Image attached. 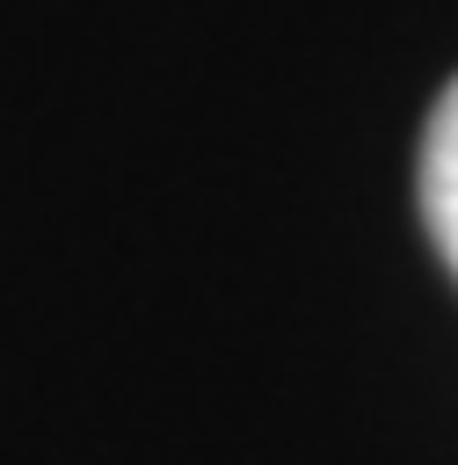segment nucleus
<instances>
[{
	"instance_id": "1",
	"label": "nucleus",
	"mask_w": 458,
	"mask_h": 465,
	"mask_svg": "<svg viewBox=\"0 0 458 465\" xmlns=\"http://www.w3.org/2000/svg\"><path fill=\"white\" fill-rule=\"evenodd\" d=\"M422 218L436 254L458 269V80L436 94L429 131H422Z\"/></svg>"
}]
</instances>
